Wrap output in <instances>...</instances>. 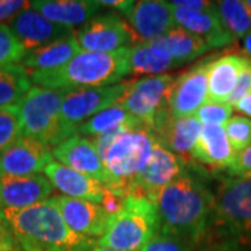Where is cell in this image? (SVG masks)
<instances>
[{
	"instance_id": "1",
	"label": "cell",
	"mask_w": 251,
	"mask_h": 251,
	"mask_svg": "<svg viewBox=\"0 0 251 251\" xmlns=\"http://www.w3.org/2000/svg\"><path fill=\"white\" fill-rule=\"evenodd\" d=\"M159 218V232L200 247L206 240L215 205V191L196 162L151 200Z\"/></svg>"
},
{
	"instance_id": "2",
	"label": "cell",
	"mask_w": 251,
	"mask_h": 251,
	"mask_svg": "<svg viewBox=\"0 0 251 251\" xmlns=\"http://www.w3.org/2000/svg\"><path fill=\"white\" fill-rule=\"evenodd\" d=\"M21 251H92L95 240L74 233L53 197L24 209H0Z\"/></svg>"
},
{
	"instance_id": "3",
	"label": "cell",
	"mask_w": 251,
	"mask_h": 251,
	"mask_svg": "<svg viewBox=\"0 0 251 251\" xmlns=\"http://www.w3.org/2000/svg\"><path fill=\"white\" fill-rule=\"evenodd\" d=\"M205 242L215 251H251V177L219 179Z\"/></svg>"
},
{
	"instance_id": "4",
	"label": "cell",
	"mask_w": 251,
	"mask_h": 251,
	"mask_svg": "<svg viewBox=\"0 0 251 251\" xmlns=\"http://www.w3.org/2000/svg\"><path fill=\"white\" fill-rule=\"evenodd\" d=\"M130 74V48L112 53L80 52L64 66L29 74L32 85L46 90L73 92L120 84Z\"/></svg>"
},
{
	"instance_id": "5",
	"label": "cell",
	"mask_w": 251,
	"mask_h": 251,
	"mask_svg": "<svg viewBox=\"0 0 251 251\" xmlns=\"http://www.w3.org/2000/svg\"><path fill=\"white\" fill-rule=\"evenodd\" d=\"M159 232V218L151 200L127 196L122 211L112 216L97 246L116 251H141Z\"/></svg>"
},
{
	"instance_id": "6",
	"label": "cell",
	"mask_w": 251,
	"mask_h": 251,
	"mask_svg": "<svg viewBox=\"0 0 251 251\" xmlns=\"http://www.w3.org/2000/svg\"><path fill=\"white\" fill-rule=\"evenodd\" d=\"M155 137L150 128L140 126L126 131L110 145L102 161L110 177L109 188L120 197H127L131 180L143 171L152 153Z\"/></svg>"
},
{
	"instance_id": "7",
	"label": "cell",
	"mask_w": 251,
	"mask_h": 251,
	"mask_svg": "<svg viewBox=\"0 0 251 251\" xmlns=\"http://www.w3.org/2000/svg\"><path fill=\"white\" fill-rule=\"evenodd\" d=\"M66 92L32 85L20 103L21 137L34 138L53 150L67 140L60 123Z\"/></svg>"
},
{
	"instance_id": "8",
	"label": "cell",
	"mask_w": 251,
	"mask_h": 251,
	"mask_svg": "<svg viewBox=\"0 0 251 251\" xmlns=\"http://www.w3.org/2000/svg\"><path fill=\"white\" fill-rule=\"evenodd\" d=\"M176 75H150L128 82L125 95L117 102L147 128L171 112V95Z\"/></svg>"
},
{
	"instance_id": "9",
	"label": "cell",
	"mask_w": 251,
	"mask_h": 251,
	"mask_svg": "<svg viewBox=\"0 0 251 251\" xmlns=\"http://www.w3.org/2000/svg\"><path fill=\"white\" fill-rule=\"evenodd\" d=\"M81 52L112 53L138 44L134 31L119 13L97 14L75 31Z\"/></svg>"
},
{
	"instance_id": "10",
	"label": "cell",
	"mask_w": 251,
	"mask_h": 251,
	"mask_svg": "<svg viewBox=\"0 0 251 251\" xmlns=\"http://www.w3.org/2000/svg\"><path fill=\"white\" fill-rule=\"evenodd\" d=\"M128 82H120L108 87L87 88L67 92L63 99L60 123L67 138L75 134V130L84 122L99 112L116 105L125 95Z\"/></svg>"
},
{
	"instance_id": "11",
	"label": "cell",
	"mask_w": 251,
	"mask_h": 251,
	"mask_svg": "<svg viewBox=\"0 0 251 251\" xmlns=\"http://www.w3.org/2000/svg\"><path fill=\"white\" fill-rule=\"evenodd\" d=\"M188 168V159L166 150L159 143L153 144L147 165L128 184L127 196H140L148 200L173 180L180 177Z\"/></svg>"
},
{
	"instance_id": "12",
	"label": "cell",
	"mask_w": 251,
	"mask_h": 251,
	"mask_svg": "<svg viewBox=\"0 0 251 251\" xmlns=\"http://www.w3.org/2000/svg\"><path fill=\"white\" fill-rule=\"evenodd\" d=\"M119 13L134 31L138 42H153L177 27L171 4L165 0H126Z\"/></svg>"
},
{
	"instance_id": "13",
	"label": "cell",
	"mask_w": 251,
	"mask_h": 251,
	"mask_svg": "<svg viewBox=\"0 0 251 251\" xmlns=\"http://www.w3.org/2000/svg\"><path fill=\"white\" fill-rule=\"evenodd\" d=\"M214 59L208 57L176 77L169 103L175 119L196 116L198 109L208 100V72Z\"/></svg>"
},
{
	"instance_id": "14",
	"label": "cell",
	"mask_w": 251,
	"mask_h": 251,
	"mask_svg": "<svg viewBox=\"0 0 251 251\" xmlns=\"http://www.w3.org/2000/svg\"><path fill=\"white\" fill-rule=\"evenodd\" d=\"M7 25L23 45L25 53L75 35L73 28L54 24L31 7L20 11L10 20Z\"/></svg>"
},
{
	"instance_id": "15",
	"label": "cell",
	"mask_w": 251,
	"mask_h": 251,
	"mask_svg": "<svg viewBox=\"0 0 251 251\" xmlns=\"http://www.w3.org/2000/svg\"><path fill=\"white\" fill-rule=\"evenodd\" d=\"M64 222L74 233L98 242L108 229L112 215L97 202L64 196H53Z\"/></svg>"
},
{
	"instance_id": "16",
	"label": "cell",
	"mask_w": 251,
	"mask_h": 251,
	"mask_svg": "<svg viewBox=\"0 0 251 251\" xmlns=\"http://www.w3.org/2000/svg\"><path fill=\"white\" fill-rule=\"evenodd\" d=\"M53 161L52 148L34 138L21 137L0 155V175L35 176Z\"/></svg>"
},
{
	"instance_id": "17",
	"label": "cell",
	"mask_w": 251,
	"mask_h": 251,
	"mask_svg": "<svg viewBox=\"0 0 251 251\" xmlns=\"http://www.w3.org/2000/svg\"><path fill=\"white\" fill-rule=\"evenodd\" d=\"M52 155L53 161L80 172L82 175H87L92 179L99 180L108 187L110 186V177L105 169L103 161L91 138L77 134L73 135L54 147Z\"/></svg>"
},
{
	"instance_id": "18",
	"label": "cell",
	"mask_w": 251,
	"mask_h": 251,
	"mask_svg": "<svg viewBox=\"0 0 251 251\" xmlns=\"http://www.w3.org/2000/svg\"><path fill=\"white\" fill-rule=\"evenodd\" d=\"M53 186L42 175H0V209H24L53 197Z\"/></svg>"
},
{
	"instance_id": "19",
	"label": "cell",
	"mask_w": 251,
	"mask_h": 251,
	"mask_svg": "<svg viewBox=\"0 0 251 251\" xmlns=\"http://www.w3.org/2000/svg\"><path fill=\"white\" fill-rule=\"evenodd\" d=\"M44 173L53 188L59 190L64 197L87 200L102 204L106 196H109L112 191L102 181L92 179L90 176L82 175L56 161L50 162L45 168Z\"/></svg>"
},
{
	"instance_id": "20",
	"label": "cell",
	"mask_w": 251,
	"mask_h": 251,
	"mask_svg": "<svg viewBox=\"0 0 251 251\" xmlns=\"http://www.w3.org/2000/svg\"><path fill=\"white\" fill-rule=\"evenodd\" d=\"M202 123L197 117L175 119L171 112L161 116L150 128L155 141L172 152L186 156L191 155L202 131Z\"/></svg>"
},
{
	"instance_id": "21",
	"label": "cell",
	"mask_w": 251,
	"mask_h": 251,
	"mask_svg": "<svg viewBox=\"0 0 251 251\" xmlns=\"http://www.w3.org/2000/svg\"><path fill=\"white\" fill-rule=\"evenodd\" d=\"M176 25L193 35L200 36L209 45L211 49L225 48L233 44L234 39L225 29L221 20L216 14V10L212 11H194L173 6L169 1Z\"/></svg>"
},
{
	"instance_id": "22",
	"label": "cell",
	"mask_w": 251,
	"mask_h": 251,
	"mask_svg": "<svg viewBox=\"0 0 251 251\" xmlns=\"http://www.w3.org/2000/svg\"><path fill=\"white\" fill-rule=\"evenodd\" d=\"M236 155L224 126L205 125L191 158L214 171H227L233 165Z\"/></svg>"
},
{
	"instance_id": "23",
	"label": "cell",
	"mask_w": 251,
	"mask_h": 251,
	"mask_svg": "<svg viewBox=\"0 0 251 251\" xmlns=\"http://www.w3.org/2000/svg\"><path fill=\"white\" fill-rule=\"evenodd\" d=\"M31 9L54 24L73 28L84 25L103 9L99 0H34Z\"/></svg>"
},
{
	"instance_id": "24",
	"label": "cell",
	"mask_w": 251,
	"mask_h": 251,
	"mask_svg": "<svg viewBox=\"0 0 251 251\" xmlns=\"http://www.w3.org/2000/svg\"><path fill=\"white\" fill-rule=\"evenodd\" d=\"M247 62L249 59L242 54H225L214 59L208 72V99L227 102Z\"/></svg>"
},
{
	"instance_id": "25",
	"label": "cell",
	"mask_w": 251,
	"mask_h": 251,
	"mask_svg": "<svg viewBox=\"0 0 251 251\" xmlns=\"http://www.w3.org/2000/svg\"><path fill=\"white\" fill-rule=\"evenodd\" d=\"M80 52V46L74 35L69 39H63L59 42H53L42 48H38L35 50L27 52L20 64L24 67V70L28 74L49 72L64 66Z\"/></svg>"
},
{
	"instance_id": "26",
	"label": "cell",
	"mask_w": 251,
	"mask_h": 251,
	"mask_svg": "<svg viewBox=\"0 0 251 251\" xmlns=\"http://www.w3.org/2000/svg\"><path fill=\"white\" fill-rule=\"evenodd\" d=\"M153 45L163 49L176 63V66H183L188 62H193L200 56L211 50L209 45L200 36L193 35L183 28L176 27L165 36L151 42Z\"/></svg>"
},
{
	"instance_id": "27",
	"label": "cell",
	"mask_w": 251,
	"mask_h": 251,
	"mask_svg": "<svg viewBox=\"0 0 251 251\" xmlns=\"http://www.w3.org/2000/svg\"><path fill=\"white\" fill-rule=\"evenodd\" d=\"M176 67L171 56L151 42H138L130 48V74L162 75Z\"/></svg>"
},
{
	"instance_id": "28",
	"label": "cell",
	"mask_w": 251,
	"mask_h": 251,
	"mask_svg": "<svg viewBox=\"0 0 251 251\" xmlns=\"http://www.w3.org/2000/svg\"><path fill=\"white\" fill-rule=\"evenodd\" d=\"M31 88L29 74L21 64L0 69V109L18 106Z\"/></svg>"
},
{
	"instance_id": "29",
	"label": "cell",
	"mask_w": 251,
	"mask_h": 251,
	"mask_svg": "<svg viewBox=\"0 0 251 251\" xmlns=\"http://www.w3.org/2000/svg\"><path fill=\"white\" fill-rule=\"evenodd\" d=\"M215 10L225 29L234 41L251 34V9L247 1L222 0L215 1Z\"/></svg>"
},
{
	"instance_id": "30",
	"label": "cell",
	"mask_w": 251,
	"mask_h": 251,
	"mask_svg": "<svg viewBox=\"0 0 251 251\" xmlns=\"http://www.w3.org/2000/svg\"><path fill=\"white\" fill-rule=\"evenodd\" d=\"M128 125L143 126L122 105L116 103L110 108L99 112L98 115H95L94 117H91L90 120H87L82 125L78 126L75 130V134L81 135V137H87V138H92V137H97V135L102 134L105 131Z\"/></svg>"
},
{
	"instance_id": "31",
	"label": "cell",
	"mask_w": 251,
	"mask_h": 251,
	"mask_svg": "<svg viewBox=\"0 0 251 251\" xmlns=\"http://www.w3.org/2000/svg\"><path fill=\"white\" fill-rule=\"evenodd\" d=\"M21 138L20 105L0 109V155Z\"/></svg>"
},
{
	"instance_id": "32",
	"label": "cell",
	"mask_w": 251,
	"mask_h": 251,
	"mask_svg": "<svg viewBox=\"0 0 251 251\" xmlns=\"http://www.w3.org/2000/svg\"><path fill=\"white\" fill-rule=\"evenodd\" d=\"M25 50L7 24H0V69L20 64Z\"/></svg>"
},
{
	"instance_id": "33",
	"label": "cell",
	"mask_w": 251,
	"mask_h": 251,
	"mask_svg": "<svg viewBox=\"0 0 251 251\" xmlns=\"http://www.w3.org/2000/svg\"><path fill=\"white\" fill-rule=\"evenodd\" d=\"M227 138L239 153L251 145V119L244 116H233L224 126Z\"/></svg>"
},
{
	"instance_id": "34",
	"label": "cell",
	"mask_w": 251,
	"mask_h": 251,
	"mask_svg": "<svg viewBox=\"0 0 251 251\" xmlns=\"http://www.w3.org/2000/svg\"><path fill=\"white\" fill-rule=\"evenodd\" d=\"M233 106L227 102H216V100H206L205 103L198 109L196 116L202 125L225 126L232 117Z\"/></svg>"
},
{
	"instance_id": "35",
	"label": "cell",
	"mask_w": 251,
	"mask_h": 251,
	"mask_svg": "<svg viewBox=\"0 0 251 251\" xmlns=\"http://www.w3.org/2000/svg\"><path fill=\"white\" fill-rule=\"evenodd\" d=\"M141 251H196V247L171 234L158 232Z\"/></svg>"
},
{
	"instance_id": "36",
	"label": "cell",
	"mask_w": 251,
	"mask_h": 251,
	"mask_svg": "<svg viewBox=\"0 0 251 251\" xmlns=\"http://www.w3.org/2000/svg\"><path fill=\"white\" fill-rule=\"evenodd\" d=\"M135 127H140V126H122V127H117V128H113V130L105 131V133L97 135V137H92L91 141L95 145V148H97V151L100 155V158H103V155L110 148V145L115 143L120 135H123L126 131H128L131 128H135Z\"/></svg>"
},
{
	"instance_id": "37",
	"label": "cell",
	"mask_w": 251,
	"mask_h": 251,
	"mask_svg": "<svg viewBox=\"0 0 251 251\" xmlns=\"http://www.w3.org/2000/svg\"><path fill=\"white\" fill-rule=\"evenodd\" d=\"M227 177H251V145L236 155L233 165L225 171Z\"/></svg>"
},
{
	"instance_id": "38",
	"label": "cell",
	"mask_w": 251,
	"mask_h": 251,
	"mask_svg": "<svg viewBox=\"0 0 251 251\" xmlns=\"http://www.w3.org/2000/svg\"><path fill=\"white\" fill-rule=\"evenodd\" d=\"M249 59V57H247ZM251 92V60L249 59V62L246 64V67L243 69V72L240 73L239 75V80H237V84L234 87L233 92L230 95V98L227 100L229 105L234 106L243 97H246L247 94Z\"/></svg>"
},
{
	"instance_id": "39",
	"label": "cell",
	"mask_w": 251,
	"mask_h": 251,
	"mask_svg": "<svg viewBox=\"0 0 251 251\" xmlns=\"http://www.w3.org/2000/svg\"><path fill=\"white\" fill-rule=\"evenodd\" d=\"M31 1L24 0H0V24H7L20 11L29 9Z\"/></svg>"
},
{
	"instance_id": "40",
	"label": "cell",
	"mask_w": 251,
	"mask_h": 251,
	"mask_svg": "<svg viewBox=\"0 0 251 251\" xmlns=\"http://www.w3.org/2000/svg\"><path fill=\"white\" fill-rule=\"evenodd\" d=\"M0 251H21L7 225L0 218Z\"/></svg>"
},
{
	"instance_id": "41",
	"label": "cell",
	"mask_w": 251,
	"mask_h": 251,
	"mask_svg": "<svg viewBox=\"0 0 251 251\" xmlns=\"http://www.w3.org/2000/svg\"><path fill=\"white\" fill-rule=\"evenodd\" d=\"M173 6H177L181 9L194 10V11H212L215 10L214 1H205V0H175L171 1Z\"/></svg>"
},
{
	"instance_id": "42",
	"label": "cell",
	"mask_w": 251,
	"mask_h": 251,
	"mask_svg": "<svg viewBox=\"0 0 251 251\" xmlns=\"http://www.w3.org/2000/svg\"><path fill=\"white\" fill-rule=\"evenodd\" d=\"M233 108L239 112H242L243 115H246L249 119H251V92L247 94L246 97H243Z\"/></svg>"
},
{
	"instance_id": "43",
	"label": "cell",
	"mask_w": 251,
	"mask_h": 251,
	"mask_svg": "<svg viewBox=\"0 0 251 251\" xmlns=\"http://www.w3.org/2000/svg\"><path fill=\"white\" fill-rule=\"evenodd\" d=\"M242 42L243 50H244V53H246V57H249L251 60V34H249L246 38H243Z\"/></svg>"
},
{
	"instance_id": "44",
	"label": "cell",
	"mask_w": 251,
	"mask_h": 251,
	"mask_svg": "<svg viewBox=\"0 0 251 251\" xmlns=\"http://www.w3.org/2000/svg\"><path fill=\"white\" fill-rule=\"evenodd\" d=\"M92 251H116V250H112V249H106V247H100V246H95Z\"/></svg>"
},
{
	"instance_id": "45",
	"label": "cell",
	"mask_w": 251,
	"mask_h": 251,
	"mask_svg": "<svg viewBox=\"0 0 251 251\" xmlns=\"http://www.w3.org/2000/svg\"><path fill=\"white\" fill-rule=\"evenodd\" d=\"M247 4H249V7L251 9V0H249V1H247Z\"/></svg>"
}]
</instances>
